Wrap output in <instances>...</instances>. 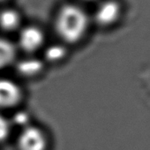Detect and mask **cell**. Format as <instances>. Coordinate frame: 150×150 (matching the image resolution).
<instances>
[{
	"mask_svg": "<svg viewBox=\"0 0 150 150\" xmlns=\"http://www.w3.org/2000/svg\"><path fill=\"white\" fill-rule=\"evenodd\" d=\"M88 20L83 9L74 4L64 5L58 11L55 26L57 34L66 42L80 40L85 34Z\"/></svg>",
	"mask_w": 150,
	"mask_h": 150,
	"instance_id": "obj_1",
	"label": "cell"
},
{
	"mask_svg": "<svg viewBox=\"0 0 150 150\" xmlns=\"http://www.w3.org/2000/svg\"><path fill=\"white\" fill-rule=\"evenodd\" d=\"M42 62L35 58L25 59L19 62L17 65V69L23 76H34L42 69Z\"/></svg>",
	"mask_w": 150,
	"mask_h": 150,
	"instance_id": "obj_7",
	"label": "cell"
},
{
	"mask_svg": "<svg viewBox=\"0 0 150 150\" xmlns=\"http://www.w3.org/2000/svg\"><path fill=\"white\" fill-rule=\"evenodd\" d=\"M10 133V123L3 116L0 115V142L4 141Z\"/></svg>",
	"mask_w": 150,
	"mask_h": 150,
	"instance_id": "obj_10",
	"label": "cell"
},
{
	"mask_svg": "<svg viewBox=\"0 0 150 150\" xmlns=\"http://www.w3.org/2000/svg\"><path fill=\"white\" fill-rule=\"evenodd\" d=\"M16 52L13 44L3 38H0V69L8 66L14 60Z\"/></svg>",
	"mask_w": 150,
	"mask_h": 150,
	"instance_id": "obj_8",
	"label": "cell"
},
{
	"mask_svg": "<svg viewBox=\"0 0 150 150\" xmlns=\"http://www.w3.org/2000/svg\"><path fill=\"white\" fill-rule=\"evenodd\" d=\"M87 1H92V0H87Z\"/></svg>",
	"mask_w": 150,
	"mask_h": 150,
	"instance_id": "obj_12",
	"label": "cell"
},
{
	"mask_svg": "<svg viewBox=\"0 0 150 150\" xmlns=\"http://www.w3.org/2000/svg\"><path fill=\"white\" fill-rule=\"evenodd\" d=\"M19 14L12 9H6L0 13V27L6 31H12L19 25Z\"/></svg>",
	"mask_w": 150,
	"mask_h": 150,
	"instance_id": "obj_6",
	"label": "cell"
},
{
	"mask_svg": "<svg viewBox=\"0 0 150 150\" xmlns=\"http://www.w3.org/2000/svg\"><path fill=\"white\" fill-rule=\"evenodd\" d=\"M48 138L44 131L34 126L22 128L18 139L19 150H47Z\"/></svg>",
	"mask_w": 150,
	"mask_h": 150,
	"instance_id": "obj_2",
	"label": "cell"
},
{
	"mask_svg": "<svg viewBox=\"0 0 150 150\" xmlns=\"http://www.w3.org/2000/svg\"><path fill=\"white\" fill-rule=\"evenodd\" d=\"M120 15V6L114 0H106L100 4L95 11V19L102 25H109L117 21Z\"/></svg>",
	"mask_w": 150,
	"mask_h": 150,
	"instance_id": "obj_4",
	"label": "cell"
},
{
	"mask_svg": "<svg viewBox=\"0 0 150 150\" xmlns=\"http://www.w3.org/2000/svg\"><path fill=\"white\" fill-rule=\"evenodd\" d=\"M13 121L16 125L25 128L27 126H29L27 125V123L29 122V115L25 112H19L14 115Z\"/></svg>",
	"mask_w": 150,
	"mask_h": 150,
	"instance_id": "obj_11",
	"label": "cell"
},
{
	"mask_svg": "<svg viewBox=\"0 0 150 150\" xmlns=\"http://www.w3.org/2000/svg\"><path fill=\"white\" fill-rule=\"evenodd\" d=\"M44 40V35L41 29L35 26L24 28L19 34V42L22 49L32 52L38 49Z\"/></svg>",
	"mask_w": 150,
	"mask_h": 150,
	"instance_id": "obj_5",
	"label": "cell"
},
{
	"mask_svg": "<svg viewBox=\"0 0 150 150\" xmlns=\"http://www.w3.org/2000/svg\"><path fill=\"white\" fill-rule=\"evenodd\" d=\"M21 98L19 85L10 79H0V108L14 106Z\"/></svg>",
	"mask_w": 150,
	"mask_h": 150,
	"instance_id": "obj_3",
	"label": "cell"
},
{
	"mask_svg": "<svg viewBox=\"0 0 150 150\" xmlns=\"http://www.w3.org/2000/svg\"><path fill=\"white\" fill-rule=\"evenodd\" d=\"M0 1H3V0H0Z\"/></svg>",
	"mask_w": 150,
	"mask_h": 150,
	"instance_id": "obj_13",
	"label": "cell"
},
{
	"mask_svg": "<svg viewBox=\"0 0 150 150\" xmlns=\"http://www.w3.org/2000/svg\"><path fill=\"white\" fill-rule=\"evenodd\" d=\"M65 48L61 45H51L45 51V58L49 62H58L62 60L65 55Z\"/></svg>",
	"mask_w": 150,
	"mask_h": 150,
	"instance_id": "obj_9",
	"label": "cell"
}]
</instances>
